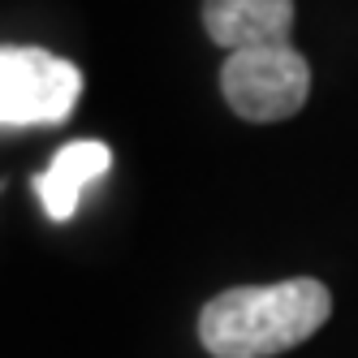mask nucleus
<instances>
[{
  "mask_svg": "<svg viewBox=\"0 0 358 358\" xmlns=\"http://www.w3.org/2000/svg\"><path fill=\"white\" fill-rule=\"evenodd\" d=\"M203 31L229 52L289 43L294 0H203Z\"/></svg>",
  "mask_w": 358,
  "mask_h": 358,
  "instance_id": "nucleus-4",
  "label": "nucleus"
},
{
  "mask_svg": "<svg viewBox=\"0 0 358 358\" xmlns=\"http://www.w3.org/2000/svg\"><path fill=\"white\" fill-rule=\"evenodd\" d=\"M220 95L242 121H285L311 95V65L294 43L242 48L220 65Z\"/></svg>",
  "mask_w": 358,
  "mask_h": 358,
  "instance_id": "nucleus-2",
  "label": "nucleus"
},
{
  "mask_svg": "<svg viewBox=\"0 0 358 358\" xmlns=\"http://www.w3.org/2000/svg\"><path fill=\"white\" fill-rule=\"evenodd\" d=\"M83 95V73L43 48H0V125H61Z\"/></svg>",
  "mask_w": 358,
  "mask_h": 358,
  "instance_id": "nucleus-3",
  "label": "nucleus"
},
{
  "mask_svg": "<svg viewBox=\"0 0 358 358\" xmlns=\"http://www.w3.org/2000/svg\"><path fill=\"white\" fill-rule=\"evenodd\" d=\"M332 315V294L315 276L216 294L199 315V341L212 358H276L311 341Z\"/></svg>",
  "mask_w": 358,
  "mask_h": 358,
  "instance_id": "nucleus-1",
  "label": "nucleus"
},
{
  "mask_svg": "<svg viewBox=\"0 0 358 358\" xmlns=\"http://www.w3.org/2000/svg\"><path fill=\"white\" fill-rule=\"evenodd\" d=\"M113 169V151L108 143H95V138H78L57 151V160L48 164V173L35 182L39 199H43V212L52 220H69L78 212V199L91 182H99Z\"/></svg>",
  "mask_w": 358,
  "mask_h": 358,
  "instance_id": "nucleus-5",
  "label": "nucleus"
}]
</instances>
